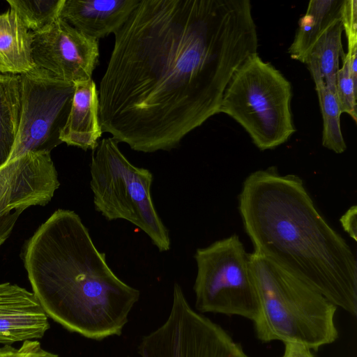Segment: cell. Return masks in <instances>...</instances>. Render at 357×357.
I'll return each instance as SVG.
<instances>
[{
	"mask_svg": "<svg viewBox=\"0 0 357 357\" xmlns=\"http://www.w3.org/2000/svg\"><path fill=\"white\" fill-rule=\"evenodd\" d=\"M114 36L100 123L143 153L177 148L220 113L234 73L258 48L249 0H140Z\"/></svg>",
	"mask_w": 357,
	"mask_h": 357,
	"instance_id": "1",
	"label": "cell"
},
{
	"mask_svg": "<svg viewBox=\"0 0 357 357\" xmlns=\"http://www.w3.org/2000/svg\"><path fill=\"white\" fill-rule=\"evenodd\" d=\"M238 209L254 252L296 276L337 307L357 314V261L294 174L275 167L243 181Z\"/></svg>",
	"mask_w": 357,
	"mask_h": 357,
	"instance_id": "2",
	"label": "cell"
},
{
	"mask_svg": "<svg viewBox=\"0 0 357 357\" xmlns=\"http://www.w3.org/2000/svg\"><path fill=\"white\" fill-rule=\"evenodd\" d=\"M22 256L33 293L52 319L90 339L121 334L139 291L110 268L75 211H54Z\"/></svg>",
	"mask_w": 357,
	"mask_h": 357,
	"instance_id": "3",
	"label": "cell"
},
{
	"mask_svg": "<svg viewBox=\"0 0 357 357\" xmlns=\"http://www.w3.org/2000/svg\"><path fill=\"white\" fill-rule=\"evenodd\" d=\"M259 310L253 321L263 342H301L312 350L338 337L337 307L308 284L268 259L250 254Z\"/></svg>",
	"mask_w": 357,
	"mask_h": 357,
	"instance_id": "4",
	"label": "cell"
},
{
	"mask_svg": "<svg viewBox=\"0 0 357 357\" xmlns=\"http://www.w3.org/2000/svg\"><path fill=\"white\" fill-rule=\"evenodd\" d=\"M291 96L290 82L255 53L234 73L219 112L238 123L259 149H273L286 142L296 131Z\"/></svg>",
	"mask_w": 357,
	"mask_h": 357,
	"instance_id": "5",
	"label": "cell"
},
{
	"mask_svg": "<svg viewBox=\"0 0 357 357\" xmlns=\"http://www.w3.org/2000/svg\"><path fill=\"white\" fill-rule=\"evenodd\" d=\"M112 137L101 139L90 163L96 211L107 220H127L144 231L160 252L171 248L169 229L151 195L153 174L132 165Z\"/></svg>",
	"mask_w": 357,
	"mask_h": 357,
	"instance_id": "6",
	"label": "cell"
},
{
	"mask_svg": "<svg viewBox=\"0 0 357 357\" xmlns=\"http://www.w3.org/2000/svg\"><path fill=\"white\" fill-rule=\"evenodd\" d=\"M194 258L195 307L201 312L236 315L254 321L259 304L250 254L239 237L232 234L205 248Z\"/></svg>",
	"mask_w": 357,
	"mask_h": 357,
	"instance_id": "7",
	"label": "cell"
},
{
	"mask_svg": "<svg viewBox=\"0 0 357 357\" xmlns=\"http://www.w3.org/2000/svg\"><path fill=\"white\" fill-rule=\"evenodd\" d=\"M20 75V124L8 162L31 151L50 153L62 143L75 91V84L36 66Z\"/></svg>",
	"mask_w": 357,
	"mask_h": 357,
	"instance_id": "8",
	"label": "cell"
},
{
	"mask_svg": "<svg viewBox=\"0 0 357 357\" xmlns=\"http://www.w3.org/2000/svg\"><path fill=\"white\" fill-rule=\"evenodd\" d=\"M141 357H250L219 325L196 312L175 282L165 323L143 337Z\"/></svg>",
	"mask_w": 357,
	"mask_h": 357,
	"instance_id": "9",
	"label": "cell"
},
{
	"mask_svg": "<svg viewBox=\"0 0 357 357\" xmlns=\"http://www.w3.org/2000/svg\"><path fill=\"white\" fill-rule=\"evenodd\" d=\"M59 185L49 152H28L0 167V246L21 213L48 204Z\"/></svg>",
	"mask_w": 357,
	"mask_h": 357,
	"instance_id": "10",
	"label": "cell"
},
{
	"mask_svg": "<svg viewBox=\"0 0 357 357\" xmlns=\"http://www.w3.org/2000/svg\"><path fill=\"white\" fill-rule=\"evenodd\" d=\"M31 52L36 66L75 84L92 79L99 59V40L59 16L44 29L33 32Z\"/></svg>",
	"mask_w": 357,
	"mask_h": 357,
	"instance_id": "11",
	"label": "cell"
},
{
	"mask_svg": "<svg viewBox=\"0 0 357 357\" xmlns=\"http://www.w3.org/2000/svg\"><path fill=\"white\" fill-rule=\"evenodd\" d=\"M49 328L48 316L33 292L0 283V344L40 338Z\"/></svg>",
	"mask_w": 357,
	"mask_h": 357,
	"instance_id": "12",
	"label": "cell"
},
{
	"mask_svg": "<svg viewBox=\"0 0 357 357\" xmlns=\"http://www.w3.org/2000/svg\"><path fill=\"white\" fill-rule=\"evenodd\" d=\"M140 0H64L60 17L82 33L99 40L115 33Z\"/></svg>",
	"mask_w": 357,
	"mask_h": 357,
	"instance_id": "13",
	"label": "cell"
},
{
	"mask_svg": "<svg viewBox=\"0 0 357 357\" xmlns=\"http://www.w3.org/2000/svg\"><path fill=\"white\" fill-rule=\"evenodd\" d=\"M102 134L96 83L91 79L75 84L70 112L60 134L61 141L84 151H94Z\"/></svg>",
	"mask_w": 357,
	"mask_h": 357,
	"instance_id": "14",
	"label": "cell"
},
{
	"mask_svg": "<svg viewBox=\"0 0 357 357\" xmlns=\"http://www.w3.org/2000/svg\"><path fill=\"white\" fill-rule=\"evenodd\" d=\"M33 32L11 8L0 15V73L22 75L34 66Z\"/></svg>",
	"mask_w": 357,
	"mask_h": 357,
	"instance_id": "15",
	"label": "cell"
},
{
	"mask_svg": "<svg viewBox=\"0 0 357 357\" xmlns=\"http://www.w3.org/2000/svg\"><path fill=\"white\" fill-rule=\"evenodd\" d=\"M344 0H312L298 21L294 40L288 49L292 59L304 62L321 35L341 19Z\"/></svg>",
	"mask_w": 357,
	"mask_h": 357,
	"instance_id": "16",
	"label": "cell"
},
{
	"mask_svg": "<svg viewBox=\"0 0 357 357\" xmlns=\"http://www.w3.org/2000/svg\"><path fill=\"white\" fill-rule=\"evenodd\" d=\"M341 19L335 22L317 40L303 63L306 64L315 87L324 84L336 91V75L342 52Z\"/></svg>",
	"mask_w": 357,
	"mask_h": 357,
	"instance_id": "17",
	"label": "cell"
},
{
	"mask_svg": "<svg viewBox=\"0 0 357 357\" xmlns=\"http://www.w3.org/2000/svg\"><path fill=\"white\" fill-rule=\"evenodd\" d=\"M20 75L0 73V167L10 157L18 132Z\"/></svg>",
	"mask_w": 357,
	"mask_h": 357,
	"instance_id": "18",
	"label": "cell"
},
{
	"mask_svg": "<svg viewBox=\"0 0 357 357\" xmlns=\"http://www.w3.org/2000/svg\"><path fill=\"white\" fill-rule=\"evenodd\" d=\"M316 88L323 119L322 145L336 153L347 149L340 126L342 114L336 91L324 84Z\"/></svg>",
	"mask_w": 357,
	"mask_h": 357,
	"instance_id": "19",
	"label": "cell"
},
{
	"mask_svg": "<svg viewBox=\"0 0 357 357\" xmlns=\"http://www.w3.org/2000/svg\"><path fill=\"white\" fill-rule=\"evenodd\" d=\"M26 29L40 31L60 16L64 0H7Z\"/></svg>",
	"mask_w": 357,
	"mask_h": 357,
	"instance_id": "20",
	"label": "cell"
},
{
	"mask_svg": "<svg viewBox=\"0 0 357 357\" xmlns=\"http://www.w3.org/2000/svg\"><path fill=\"white\" fill-rule=\"evenodd\" d=\"M336 93L342 113L348 114L356 122L357 86L352 79L349 61L343 55V65L336 75Z\"/></svg>",
	"mask_w": 357,
	"mask_h": 357,
	"instance_id": "21",
	"label": "cell"
},
{
	"mask_svg": "<svg viewBox=\"0 0 357 357\" xmlns=\"http://www.w3.org/2000/svg\"><path fill=\"white\" fill-rule=\"evenodd\" d=\"M341 21L347 38L348 57L354 85L357 86V1L344 0Z\"/></svg>",
	"mask_w": 357,
	"mask_h": 357,
	"instance_id": "22",
	"label": "cell"
},
{
	"mask_svg": "<svg viewBox=\"0 0 357 357\" xmlns=\"http://www.w3.org/2000/svg\"><path fill=\"white\" fill-rule=\"evenodd\" d=\"M357 207L351 206L340 218V222L346 232L355 241H357Z\"/></svg>",
	"mask_w": 357,
	"mask_h": 357,
	"instance_id": "23",
	"label": "cell"
},
{
	"mask_svg": "<svg viewBox=\"0 0 357 357\" xmlns=\"http://www.w3.org/2000/svg\"><path fill=\"white\" fill-rule=\"evenodd\" d=\"M20 349L22 351V357H59L44 350L40 343L36 340H25Z\"/></svg>",
	"mask_w": 357,
	"mask_h": 357,
	"instance_id": "24",
	"label": "cell"
},
{
	"mask_svg": "<svg viewBox=\"0 0 357 357\" xmlns=\"http://www.w3.org/2000/svg\"><path fill=\"white\" fill-rule=\"evenodd\" d=\"M282 357H314L312 349L298 342H285Z\"/></svg>",
	"mask_w": 357,
	"mask_h": 357,
	"instance_id": "25",
	"label": "cell"
},
{
	"mask_svg": "<svg viewBox=\"0 0 357 357\" xmlns=\"http://www.w3.org/2000/svg\"><path fill=\"white\" fill-rule=\"evenodd\" d=\"M0 357H22L20 349H15L10 344H6L0 348Z\"/></svg>",
	"mask_w": 357,
	"mask_h": 357,
	"instance_id": "26",
	"label": "cell"
}]
</instances>
